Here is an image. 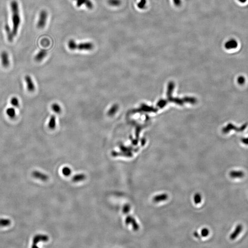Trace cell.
Segmentation results:
<instances>
[{
    "instance_id": "d6986e66",
    "label": "cell",
    "mask_w": 248,
    "mask_h": 248,
    "mask_svg": "<svg viewBox=\"0 0 248 248\" xmlns=\"http://www.w3.org/2000/svg\"><path fill=\"white\" fill-rule=\"evenodd\" d=\"M108 3L111 6L119 7L121 5V0H108Z\"/></svg>"
},
{
    "instance_id": "4316f807",
    "label": "cell",
    "mask_w": 248,
    "mask_h": 248,
    "mask_svg": "<svg viewBox=\"0 0 248 248\" xmlns=\"http://www.w3.org/2000/svg\"><path fill=\"white\" fill-rule=\"evenodd\" d=\"M241 141H242V142L243 143L245 144L248 145V138H244L242 139L241 140Z\"/></svg>"
},
{
    "instance_id": "30bf717a",
    "label": "cell",
    "mask_w": 248,
    "mask_h": 248,
    "mask_svg": "<svg viewBox=\"0 0 248 248\" xmlns=\"http://www.w3.org/2000/svg\"><path fill=\"white\" fill-rule=\"evenodd\" d=\"M243 229V226L241 224H238L236 227L234 231L232 233L230 236V239L231 240H234L237 238V236L240 234Z\"/></svg>"
},
{
    "instance_id": "52a82bcc",
    "label": "cell",
    "mask_w": 248,
    "mask_h": 248,
    "mask_svg": "<svg viewBox=\"0 0 248 248\" xmlns=\"http://www.w3.org/2000/svg\"><path fill=\"white\" fill-rule=\"evenodd\" d=\"M25 81L27 85V88L30 92H33L35 90V87L31 77L27 75L25 77Z\"/></svg>"
},
{
    "instance_id": "7c38bea8",
    "label": "cell",
    "mask_w": 248,
    "mask_h": 248,
    "mask_svg": "<svg viewBox=\"0 0 248 248\" xmlns=\"http://www.w3.org/2000/svg\"><path fill=\"white\" fill-rule=\"evenodd\" d=\"M230 176L232 178H242L244 177L245 174L242 171H232L229 173Z\"/></svg>"
},
{
    "instance_id": "3957f363",
    "label": "cell",
    "mask_w": 248,
    "mask_h": 248,
    "mask_svg": "<svg viewBox=\"0 0 248 248\" xmlns=\"http://www.w3.org/2000/svg\"><path fill=\"white\" fill-rule=\"evenodd\" d=\"M48 16V13L46 10H42L40 12L37 24L38 28L42 29L45 26L47 23Z\"/></svg>"
},
{
    "instance_id": "5bb4252c",
    "label": "cell",
    "mask_w": 248,
    "mask_h": 248,
    "mask_svg": "<svg viewBox=\"0 0 248 248\" xmlns=\"http://www.w3.org/2000/svg\"><path fill=\"white\" fill-rule=\"evenodd\" d=\"M6 113L7 116L11 119H14L16 117V110L13 107H9L6 110Z\"/></svg>"
},
{
    "instance_id": "5b68a950",
    "label": "cell",
    "mask_w": 248,
    "mask_h": 248,
    "mask_svg": "<svg viewBox=\"0 0 248 248\" xmlns=\"http://www.w3.org/2000/svg\"><path fill=\"white\" fill-rule=\"evenodd\" d=\"M1 62L4 67H8L10 65L9 55L6 51H3L1 54Z\"/></svg>"
},
{
    "instance_id": "603a6c76",
    "label": "cell",
    "mask_w": 248,
    "mask_h": 248,
    "mask_svg": "<svg viewBox=\"0 0 248 248\" xmlns=\"http://www.w3.org/2000/svg\"><path fill=\"white\" fill-rule=\"evenodd\" d=\"M62 173L63 175L68 176L71 174V170L70 168L66 167L63 168V169L62 170Z\"/></svg>"
},
{
    "instance_id": "7a4b0ae2",
    "label": "cell",
    "mask_w": 248,
    "mask_h": 248,
    "mask_svg": "<svg viewBox=\"0 0 248 248\" xmlns=\"http://www.w3.org/2000/svg\"><path fill=\"white\" fill-rule=\"evenodd\" d=\"M68 46L71 50L78 49L81 51H91L94 48V45L91 42H83L78 44L73 40H70L68 41Z\"/></svg>"
},
{
    "instance_id": "ba28073f",
    "label": "cell",
    "mask_w": 248,
    "mask_h": 248,
    "mask_svg": "<svg viewBox=\"0 0 248 248\" xmlns=\"http://www.w3.org/2000/svg\"><path fill=\"white\" fill-rule=\"evenodd\" d=\"M33 176L41 181H46L48 180V176L43 173L38 171H34L32 173Z\"/></svg>"
},
{
    "instance_id": "d4e9b609",
    "label": "cell",
    "mask_w": 248,
    "mask_h": 248,
    "mask_svg": "<svg viewBox=\"0 0 248 248\" xmlns=\"http://www.w3.org/2000/svg\"><path fill=\"white\" fill-rule=\"evenodd\" d=\"M237 82H238V83L239 84L243 85L246 82V79L243 76H240V77H238V79H237Z\"/></svg>"
},
{
    "instance_id": "277c9868",
    "label": "cell",
    "mask_w": 248,
    "mask_h": 248,
    "mask_svg": "<svg viewBox=\"0 0 248 248\" xmlns=\"http://www.w3.org/2000/svg\"><path fill=\"white\" fill-rule=\"evenodd\" d=\"M49 240L48 236L43 234H38L35 235L33 239V244L32 247L38 248L37 244L40 242H47Z\"/></svg>"
},
{
    "instance_id": "9a60e30c",
    "label": "cell",
    "mask_w": 248,
    "mask_h": 248,
    "mask_svg": "<svg viewBox=\"0 0 248 248\" xmlns=\"http://www.w3.org/2000/svg\"><path fill=\"white\" fill-rule=\"evenodd\" d=\"M125 223L126 224H132L133 225V228L135 230H137L138 228V226L135 220L133 218L130 217V216H129V217H127V218H126V220H125Z\"/></svg>"
},
{
    "instance_id": "cb8c5ba5",
    "label": "cell",
    "mask_w": 248,
    "mask_h": 248,
    "mask_svg": "<svg viewBox=\"0 0 248 248\" xmlns=\"http://www.w3.org/2000/svg\"><path fill=\"white\" fill-rule=\"evenodd\" d=\"M146 3V0H140L138 4V7L140 9H143L145 7Z\"/></svg>"
},
{
    "instance_id": "4fadbf2b",
    "label": "cell",
    "mask_w": 248,
    "mask_h": 248,
    "mask_svg": "<svg viewBox=\"0 0 248 248\" xmlns=\"http://www.w3.org/2000/svg\"><path fill=\"white\" fill-rule=\"evenodd\" d=\"M5 30L7 34V39L9 41H12L13 40V38H14V35H13V33H12V30L10 27L8 25L6 24L5 25Z\"/></svg>"
},
{
    "instance_id": "8fae6325",
    "label": "cell",
    "mask_w": 248,
    "mask_h": 248,
    "mask_svg": "<svg viewBox=\"0 0 248 248\" xmlns=\"http://www.w3.org/2000/svg\"><path fill=\"white\" fill-rule=\"evenodd\" d=\"M238 42L234 39L230 40L226 43L225 45V48L228 50L235 49L238 47Z\"/></svg>"
},
{
    "instance_id": "8992f818",
    "label": "cell",
    "mask_w": 248,
    "mask_h": 248,
    "mask_svg": "<svg viewBox=\"0 0 248 248\" xmlns=\"http://www.w3.org/2000/svg\"><path fill=\"white\" fill-rule=\"evenodd\" d=\"M76 1L77 7H80L82 5H85L89 9L93 8V4L91 0H74Z\"/></svg>"
},
{
    "instance_id": "484cf974",
    "label": "cell",
    "mask_w": 248,
    "mask_h": 248,
    "mask_svg": "<svg viewBox=\"0 0 248 248\" xmlns=\"http://www.w3.org/2000/svg\"><path fill=\"white\" fill-rule=\"evenodd\" d=\"M129 210H130V207H129V205H125V206H124V208H123V212L124 213H127L129 212Z\"/></svg>"
},
{
    "instance_id": "6da1fadb",
    "label": "cell",
    "mask_w": 248,
    "mask_h": 248,
    "mask_svg": "<svg viewBox=\"0 0 248 248\" xmlns=\"http://www.w3.org/2000/svg\"><path fill=\"white\" fill-rule=\"evenodd\" d=\"M12 15V33L14 36L18 34L19 26L21 23L19 4L16 0H12L10 3Z\"/></svg>"
},
{
    "instance_id": "9c48e42d",
    "label": "cell",
    "mask_w": 248,
    "mask_h": 248,
    "mask_svg": "<svg viewBox=\"0 0 248 248\" xmlns=\"http://www.w3.org/2000/svg\"><path fill=\"white\" fill-rule=\"evenodd\" d=\"M48 54L47 51L45 49H41L39 52L35 55V60L36 61L39 62L41 61Z\"/></svg>"
},
{
    "instance_id": "ac0fdd59",
    "label": "cell",
    "mask_w": 248,
    "mask_h": 248,
    "mask_svg": "<svg viewBox=\"0 0 248 248\" xmlns=\"http://www.w3.org/2000/svg\"><path fill=\"white\" fill-rule=\"evenodd\" d=\"M10 220L8 219H0V227H6L8 226L11 224Z\"/></svg>"
},
{
    "instance_id": "e0dca14e",
    "label": "cell",
    "mask_w": 248,
    "mask_h": 248,
    "mask_svg": "<svg viewBox=\"0 0 248 248\" xmlns=\"http://www.w3.org/2000/svg\"><path fill=\"white\" fill-rule=\"evenodd\" d=\"M86 178V175L84 174H78L73 176L72 178V181L74 182L83 181Z\"/></svg>"
},
{
    "instance_id": "2e32d148",
    "label": "cell",
    "mask_w": 248,
    "mask_h": 248,
    "mask_svg": "<svg viewBox=\"0 0 248 248\" xmlns=\"http://www.w3.org/2000/svg\"><path fill=\"white\" fill-rule=\"evenodd\" d=\"M56 125V118L55 115H53L50 118V120H49V123H48V127L50 129L53 130L55 128Z\"/></svg>"
},
{
    "instance_id": "83f0119b",
    "label": "cell",
    "mask_w": 248,
    "mask_h": 248,
    "mask_svg": "<svg viewBox=\"0 0 248 248\" xmlns=\"http://www.w3.org/2000/svg\"><path fill=\"white\" fill-rule=\"evenodd\" d=\"M174 3L176 5H179L181 4V0H173Z\"/></svg>"
},
{
    "instance_id": "7402d4cb",
    "label": "cell",
    "mask_w": 248,
    "mask_h": 248,
    "mask_svg": "<svg viewBox=\"0 0 248 248\" xmlns=\"http://www.w3.org/2000/svg\"><path fill=\"white\" fill-rule=\"evenodd\" d=\"M118 106L117 105H114L108 112V115L110 116L113 115L117 111Z\"/></svg>"
},
{
    "instance_id": "ffe728a7",
    "label": "cell",
    "mask_w": 248,
    "mask_h": 248,
    "mask_svg": "<svg viewBox=\"0 0 248 248\" xmlns=\"http://www.w3.org/2000/svg\"><path fill=\"white\" fill-rule=\"evenodd\" d=\"M10 103L14 107H19V99L16 96H13L11 99Z\"/></svg>"
},
{
    "instance_id": "44dd1931",
    "label": "cell",
    "mask_w": 248,
    "mask_h": 248,
    "mask_svg": "<svg viewBox=\"0 0 248 248\" xmlns=\"http://www.w3.org/2000/svg\"><path fill=\"white\" fill-rule=\"evenodd\" d=\"M52 109L56 113L59 114L61 112V108L58 104L54 103L52 105Z\"/></svg>"
},
{
    "instance_id": "f1b7e54d",
    "label": "cell",
    "mask_w": 248,
    "mask_h": 248,
    "mask_svg": "<svg viewBox=\"0 0 248 248\" xmlns=\"http://www.w3.org/2000/svg\"><path fill=\"white\" fill-rule=\"evenodd\" d=\"M247 0H239V2L241 3H245Z\"/></svg>"
}]
</instances>
